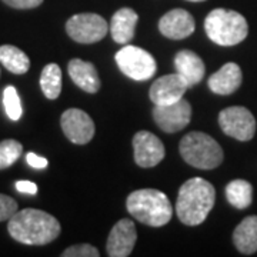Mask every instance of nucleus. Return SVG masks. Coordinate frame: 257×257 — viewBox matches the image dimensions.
Segmentation results:
<instances>
[{
	"label": "nucleus",
	"instance_id": "30",
	"mask_svg": "<svg viewBox=\"0 0 257 257\" xmlns=\"http://www.w3.org/2000/svg\"><path fill=\"white\" fill-rule=\"evenodd\" d=\"M187 2H204V0H187Z\"/></svg>",
	"mask_w": 257,
	"mask_h": 257
},
{
	"label": "nucleus",
	"instance_id": "16",
	"mask_svg": "<svg viewBox=\"0 0 257 257\" xmlns=\"http://www.w3.org/2000/svg\"><path fill=\"white\" fill-rule=\"evenodd\" d=\"M67 72L73 83L80 87L83 92L97 93L101 82L99 73L90 62H84L82 59H72L67 64Z\"/></svg>",
	"mask_w": 257,
	"mask_h": 257
},
{
	"label": "nucleus",
	"instance_id": "6",
	"mask_svg": "<svg viewBox=\"0 0 257 257\" xmlns=\"http://www.w3.org/2000/svg\"><path fill=\"white\" fill-rule=\"evenodd\" d=\"M114 59L121 73L133 80L145 82L156 73L157 64L155 57L142 47L123 46L116 53Z\"/></svg>",
	"mask_w": 257,
	"mask_h": 257
},
{
	"label": "nucleus",
	"instance_id": "17",
	"mask_svg": "<svg viewBox=\"0 0 257 257\" xmlns=\"http://www.w3.org/2000/svg\"><path fill=\"white\" fill-rule=\"evenodd\" d=\"M175 66L176 73L183 77L189 87L199 84L206 73L203 60L192 50H180L175 56Z\"/></svg>",
	"mask_w": 257,
	"mask_h": 257
},
{
	"label": "nucleus",
	"instance_id": "21",
	"mask_svg": "<svg viewBox=\"0 0 257 257\" xmlns=\"http://www.w3.org/2000/svg\"><path fill=\"white\" fill-rule=\"evenodd\" d=\"M226 199L236 209H247L253 202V186L243 179L231 180L226 186Z\"/></svg>",
	"mask_w": 257,
	"mask_h": 257
},
{
	"label": "nucleus",
	"instance_id": "23",
	"mask_svg": "<svg viewBox=\"0 0 257 257\" xmlns=\"http://www.w3.org/2000/svg\"><path fill=\"white\" fill-rule=\"evenodd\" d=\"M23 146L18 140L8 139L0 142V170H5L12 165H15L22 156Z\"/></svg>",
	"mask_w": 257,
	"mask_h": 257
},
{
	"label": "nucleus",
	"instance_id": "12",
	"mask_svg": "<svg viewBox=\"0 0 257 257\" xmlns=\"http://www.w3.org/2000/svg\"><path fill=\"white\" fill-rule=\"evenodd\" d=\"M187 89H189V84L180 74H166V76L159 77L152 84L149 97L157 106L172 104V103L182 100Z\"/></svg>",
	"mask_w": 257,
	"mask_h": 257
},
{
	"label": "nucleus",
	"instance_id": "27",
	"mask_svg": "<svg viewBox=\"0 0 257 257\" xmlns=\"http://www.w3.org/2000/svg\"><path fill=\"white\" fill-rule=\"evenodd\" d=\"M8 6L13 9H35L43 3V0H3Z\"/></svg>",
	"mask_w": 257,
	"mask_h": 257
},
{
	"label": "nucleus",
	"instance_id": "1",
	"mask_svg": "<svg viewBox=\"0 0 257 257\" xmlns=\"http://www.w3.org/2000/svg\"><path fill=\"white\" fill-rule=\"evenodd\" d=\"M9 234L19 243L45 246L59 237L62 227L59 220L39 209H23L9 219Z\"/></svg>",
	"mask_w": 257,
	"mask_h": 257
},
{
	"label": "nucleus",
	"instance_id": "19",
	"mask_svg": "<svg viewBox=\"0 0 257 257\" xmlns=\"http://www.w3.org/2000/svg\"><path fill=\"white\" fill-rule=\"evenodd\" d=\"M233 243L241 254L257 251V216H247L233 231Z\"/></svg>",
	"mask_w": 257,
	"mask_h": 257
},
{
	"label": "nucleus",
	"instance_id": "28",
	"mask_svg": "<svg viewBox=\"0 0 257 257\" xmlns=\"http://www.w3.org/2000/svg\"><path fill=\"white\" fill-rule=\"evenodd\" d=\"M26 162H28L29 166H32L33 169H39V170L46 169L47 166H49L47 159L39 156L36 153H28V155H26Z\"/></svg>",
	"mask_w": 257,
	"mask_h": 257
},
{
	"label": "nucleus",
	"instance_id": "15",
	"mask_svg": "<svg viewBox=\"0 0 257 257\" xmlns=\"http://www.w3.org/2000/svg\"><path fill=\"white\" fill-rule=\"evenodd\" d=\"M243 82V73L237 63H226L221 66L216 73H213L209 77V89L216 94H223L227 96L234 93Z\"/></svg>",
	"mask_w": 257,
	"mask_h": 257
},
{
	"label": "nucleus",
	"instance_id": "18",
	"mask_svg": "<svg viewBox=\"0 0 257 257\" xmlns=\"http://www.w3.org/2000/svg\"><path fill=\"white\" fill-rule=\"evenodd\" d=\"M139 22L138 13L130 8L119 9L110 20V35L119 45H127L135 37V30Z\"/></svg>",
	"mask_w": 257,
	"mask_h": 257
},
{
	"label": "nucleus",
	"instance_id": "25",
	"mask_svg": "<svg viewBox=\"0 0 257 257\" xmlns=\"http://www.w3.org/2000/svg\"><path fill=\"white\" fill-rule=\"evenodd\" d=\"M100 253L97 247L92 244L82 243V244H74L64 250L62 253V257H99Z\"/></svg>",
	"mask_w": 257,
	"mask_h": 257
},
{
	"label": "nucleus",
	"instance_id": "8",
	"mask_svg": "<svg viewBox=\"0 0 257 257\" xmlns=\"http://www.w3.org/2000/svg\"><path fill=\"white\" fill-rule=\"evenodd\" d=\"M219 126L230 138L248 142L256 133V119L253 113L243 106H230L220 111Z\"/></svg>",
	"mask_w": 257,
	"mask_h": 257
},
{
	"label": "nucleus",
	"instance_id": "7",
	"mask_svg": "<svg viewBox=\"0 0 257 257\" xmlns=\"http://www.w3.org/2000/svg\"><path fill=\"white\" fill-rule=\"evenodd\" d=\"M109 29V23L96 13H79L72 16L66 23L67 35L82 45L100 42L107 35Z\"/></svg>",
	"mask_w": 257,
	"mask_h": 257
},
{
	"label": "nucleus",
	"instance_id": "20",
	"mask_svg": "<svg viewBox=\"0 0 257 257\" xmlns=\"http://www.w3.org/2000/svg\"><path fill=\"white\" fill-rule=\"evenodd\" d=\"M0 63L15 74L28 73V70L30 69V60L28 55L19 47L12 45L0 46Z\"/></svg>",
	"mask_w": 257,
	"mask_h": 257
},
{
	"label": "nucleus",
	"instance_id": "2",
	"mask_svg": "<svg viewBox=\"0 0 257 257\" xmlns=\"http://www.w3.org/2000/svg\"><path fill=\"white\" fill-rule=\"evenodd\" d=\"M216 190L213 184L202 177H193L184 182L179 190L176 213L186 226H199L213 209Z\"/></svg>",
	"mask_w": 257,
	"mask_h": 257
},
{
	"label": "nucleus",
	"instance_id": "26",
	"mask_svg": "<svg viewBox=\"0 0 257 257\" xmlns=\"http://www.w3.org/2000/svg\"><path fill=\"white\" fill-rule=\"evenodd\" d=\"M16 211H18V202L10 196L0 194V221L9 220Z\"/></svg>",
	"mask_w": 257,
	"mask_h": 257
},
{
	"label": "nucleus",
	"instance_id": "4",
	"mask_svg": "<svg viewBox=\"0 0 257 257\" xmlns=\"http://www.w3.org/2000/svg\"><path fill=\"white\" fill-rule=\"evenodd\" d=\"M204 30L213 43L219 46H236L247 37L248 25L239 12L214 9L204 20Z\"/></svg>",
	"mask_w": 257,
	"mask_h": 257
},
{
	"label": "nucleus",
	"instance_id": "3",
	"mask_svg": "<svg viewBox=\"0 0 257 257\" xmlns=\"http://www.w3.org/2000/svg\"><path fill=\"white\" fill-rule=\"evenodd\" d=\"M127 211L140 223L150 227H162L167 224L173 207L165 193L156 189H140L127 196Z\"/></svg>",
	"mask_w": 257,
	"mask_h": 257
},
{
	"label": "nucleus",
	"instance_id": "11",
	"mask_svg": "<svg viewBox=\"0 0 257 257\" xmlns=\"http://www.w3.org/2000/svg\"><path fill=\"white\" fill-rule=\"evenodd\" d=\"M135 162L140 167H155L165 159V145L156 135L142 130L133 138Z\"/></svg>",
	"mask_w": 257,
	"mask_h": 257
},
{
	"label": "nucleus",
	"instance_id": "13",
	"mask_svg": "<svg viewBox=\"0 0 257 257\" xmlns=\"http://www.w3.org/2000/svg\"><path fill=\"white\" fill-rule=\"evenodd\" d=\"M138 240L136 226L130 219L117 221L107 237V254L110 257H127Z\"/></svg>",
	"mask_w": 257,
	"mask_h": 257
},
{
	"label": "nucleus",
	"instance_id": "5",
	"mask_svg": "<svg viewBox=\"0 0 257 257\" xmlns=\"http://www.w3.org/2000/svg\"><path fill=\"white\" fill-rule=\"evenodd\" d=\"M180 155L187 165L202 170H211L221 165L223 149L214 139L202 133L190 132L180 142Z\"/></svg>",
	"mask_w": 257,
	"mask_h": 257
},
{
	"label": "nucleus",
	"instance_id": "14",
	"mask_svg": "<svg viewBox=\"0 0 257 257\" xmlns=\"http://www.w3.org/2000/svg\"><path fill=\"white\" fill-rule=\"evenodd\" d=\"M196 29L193 16L184 9H173L167 12L159 22L160 33L167 39L182 40L192 35Z\"/></svg>",
	"mask_w": 257,
	"mask_h": 257
},
{
	"label": "nucleus",
	"instance_id": "24",
	"mask_svg": "<svg viewBox=\"0 0 257 257\" xmlns=\"http://www.w3.org/2000/svg\"><path fill=\"white\" fill-rule=\"evenodd\" d=\"M3 106L6 114L10 120L18 121L22 114H23V109H22V101L19 97V93L15 86H8L3 90Z\"/></svg>",
	"mask_w": 257,
	"mask_h": 257
},
{
	"label": "nucleus",
	"instance_id": "10",
	"mask_svg": "<svg viewBox=\"0 0 257 257\" xmlns=\"http://www.w3.org/2000/svg\"><path fill=\"white\" fill-rule=\"evenodd\" d=\"M64 136L74 145H86L94 136V121L80 109H67L60 119Z\"/></svg>",
	"mask_w": 257,
	"mask_h": 257
},
{
	"label": "nucleus",
	"instance_id": "22",
	"mask_svg": "<svg viewBox=\"0 0 257 257\" xmlns=\"http://www.w3.org/2000/svg\"><path fill=\"white\" fill-rule=\"evenodd\" d=\"M40 87L49 100H56L62 93V70L59 64L50 63L45 66L40 74Z\"/></svg>",
	"mask_w": 257,
	"mask_h": 257
},
{
	"label": "nucleus",
	"instance_id": "9",
	"mask_svg": "<svg viewBox=\"0 0 257 257\" xmlns=\"http://www.w3.org/2000/svg\"><path fill=\"white\" fill-rule=\"evenodd\" d=\"M153 119L157 126L166 133H177L190 123L192 106L184 97L172 104H163V106L155 104Z\"/></svg>",
	"mask_w": 257,
	"mask_h": 257
},
{
	"label": "nucleus",
	"instance_id": "29",
	"mask_svg": "<svg viewBox=\"0 0 257 257\" xmlns=\"http://www.w3.org/2000/svg\"><path fill=\"white\" fill-rule=\"evenodd\" d=\"M16 190L20 193H26V194H36L37 193V186L33 182H29V180H19L15 184Z\"/></svg>",
	"mask_w": 257,
	"mask_h": 257
}]
</instances>
